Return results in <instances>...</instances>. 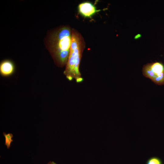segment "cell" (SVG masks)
<instances>
[{
    "instance_id": "1",
    "label": "cell",
    "mask_w": 164,
    "mask_h": 164,
    "mask_svg": "<svg viewBox=\"0 0 164 164\" xmlns=\"http://www.w3.org/2000/svg\"><path fill=\"white\" fill-rule=\"evenodd\" d=\"M72 29L68 25L60 26L48 31L45 38L46 47L58 67H65L72 40Z\"/></svg>"
},
{
    "instance_id": "2",
    "label": "cell",
    "mask_w": 164,
    "mask_h": 164,
    "mask_svg": "<svg viewBox=\"0 0 164 164\" xmlns=\"http://www.w3.org/2000/svg\"><path fill=\"white\" fill-rule=\"evenodd\" d=\"M85 47L84 39L76 29H72V40L70 51L64 74L69 80L74 79L77 83L83 81L79 67L82 53Z\"/></svg>"
},
{
    "instance_id": "3",
    "label": "cell",
    "mask_w": 164,
    "mask_h": 164,
    "mask_svg": "<svg viewBox=\"0 0 164 164\" xmlns=\"http://www.w3.org/2000/svg\"><path fill=\"white\" fill-rule=\"evenodd\" d=\"M143 75L155 84H164V65L160 62L147 63L143 66Z\"/></svg>"
},
{
    "instance_id": "4",
    "label": "cell",
    "mask_w": 164,
    "mask_h": 164,
    "mask_svg": "<svg viewBox=\"0 0 164 164\" xmlns=\"http://www.w3.org/2000/svg\"><path fill=\"white\" fill-rule=\"evenodd\" d=\"M78 8L79 13L86 18H91L94 14L101 11L97 9L96 7L89 2H85L80 4Z\"/></svg>"
},
{
    "instance_id": "5",
    "label": "cell",
    "mask_w": 164,
    "mask_h": 164,
    "mask_svg": "<svg viewBox=\"0 0 164 164\" xmlns=\"http://www.w3.org/2000/svg\"><path fill=\"white\" fill-rule=\"evenodd\" d=\"M15 70L13 63L8 60L2 61L0 64V73L4 77L9 76L12 74Z\"/></svg>"
},
{
    "instance_id": "6",
    "label": "cell",
    "mask_w": 164,
    "mask_h": 164,
    "mask_svg": "<svg viewBox=\"0 0 164 164\" xmlns=\"http://www.w3.org/2000/svg\"><path fill=\"white\" fill-rule=\"evenodd\" d=\"M146 164H163L162 160L156 156L149 158L146 161Z\"/></svg>"
},
{
    "instance_id": "7",
    "label": "cell",
    "mask_w": 164,
    "mask_h": 164,
    "mask_svg": "<svg viewBox=\"0 0 164 164\" xmlns=\"http://www.w3.org/2000/svg\"><path fill=\"white\" fill-rule=\"evenodd\" d=\"M3 135L5 138V145L7 146V149H9L10 146L11 142L13 141L12 139L13 135L11 133L6 134L5 132L3 133Z\"/></svg>"
},
{
    "instance_id": "8",
    "label": "cell",
    "mask_w": 164,
    "mask_h": 164,
    "mask_svg": "<svg viewBox=\"0 0 164 164\" xmlns=\"http://www.w3.org/2000/svg\"><path fill=\"white\" fill-rule=\"evenodd\" d=\"M47 164H57L53 161H50Z\"/></svg>"
},
{
    "instance_id": "9",
    "label": "cell",
    "mask_w": 164,
    "mask_h": 164,
    "mask_svg": "<svg viewBox=\"0 0 164 164\" xmlns=\"http://www.w3.org/2000/svg\"><path fill=\"white\" fill-rule=\"evenodd\" d=\"M141 36V35H140V34H138L137 35H136L135 37V38L136 39H137L140 37Z\"/></svg>"
}]
</instances>
